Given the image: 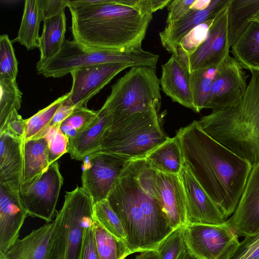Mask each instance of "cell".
Instances as JSON below:
<instances>
[{
  "label": "cell",
  "instance_id": "cell-1",
  "mask_svg": "<svg viewBox=\"0 0 259 259\" xmlns=\"http://www.w3.org/2000/svg\"><path fill=\"white\" fill-rule=\"evenodd\" d=\"M73 40L88 50L142 48L154 9L153 0H69Z\"/></svg>",
  "mask_w": 259,
  "mask_h": 259
},
{
  "label": "cell",
  "instance_id": "cell-2",
  "mask_svg": "<svg viewBox=\"0 0 259 259\" xmlns=\"http://www.w3.org/2000/svg\"><path fill=\"white\" fill-rule=\"evenodd\" d=\"M157 172L145 158L128 161L107 198L122 222L132 254L155 250L174 230L156 196Z\"/></svg>",
  "mask_w": 259,
  "mask_h": 259
},
{
  "label": "cell",
  "instance_id": "cell-3",
  "mask_svg": "<svg viewBox=\"0 0 259 259\" xmlns=\"http://www.w3.org/2000/svg\"><path fill=\"white\" fill-rule=\"evenodd\" d=\"M186 166L227 219L234 213L252 165L206 134L194 120L177 132Z\"/></svg>",
  "mask_w": 259,
  "mask_h": 259
},
{
  "label": "cell",
  "instance_id": "cell-4",
  "mask_svg": "<svg viewBox=\"0 0 259 259\" xmlns=\"http://www.w3.org/2000/svg\"><path fill=\"white\" fill-rule=\"evenodd\" d=\"M236 105L212 111L198 121L209 136L253 165L259 161V70Z\"/></svg>",
  "mask_w": 259,
  "mask_h": 259
},
{
  "label": "cell",
  "instance_id": "cell-5",
  "mask_svg": "<svg viewBox=\"0 0 259 259\" xmlns=\"http://www.w3.org/2000/svg\"><path fill=\"white\" fill-rule=\"evenodd\" d=\"M160 109L137 113L110 125L100 151L127 160L145 158L169 138L161 127Z\"/></svg>",
  "mask_w": 259,
  "mask_h": 259
},
{
  "label": "cell",
  "instance_id": "cell-6",
  "mask_svg": "<svg viewBox=\"0 0 259 259\" xmlns=\"http://www.w3.org/2000/svg\"><path fill=\"white\" fill-rule=\"evenodd\" d=\"M160 80L156 69L133 67L111 86L102 107L110 119V125L128 116L160 108Z\"/></svg>",
  "mask_w": 259,
  "mask_h": 259
},
{
  "label": "cell",
  "instance_id": "cell-7",
  "mask_svg": "<svg viewBox=\"0 0 259 259\" xmlns=\"http://www.w3.org/2000/svg\"><path fill=\"white\" fill-rule=\"evenodd\" d=\"M94 204L82 187L66 192L53 221L47 259H79L84 229L94 221Z\"/></svg>",
  "mask_w": 259,
  "mask_h": 259
},
{
  "label": "cell",
  "instance_id": "cell-8",
  "mask_svg": "<svg viewBox=\"0 0 259 259\" xmlns=\"http://www.w3.org/2000/svg\"><path fill=\"white\" fill-rule=\"evenodd\" d=\"M159 57L142 48L128 52L88 50L74 40L65 39L58 54L36 68L37 73L45 77L61 78L75 69L99 64L118 63L130 68L146 66L156 69Z\"/></svg>",
  "mask_w": 259,
  "mask_h": 259
},
{
  "label": "cell",
  "instance_id": "cell-9",
  "mask_svg": "<svg viewBox=\"0 0 259 259\" xmlns=\"http://www.w3.org/2000/svg\"><path fill=\"white\" fill-rule=\"evenodd\" d=\"M184 238L186 249L197 259H230L240 243L226 222L220 225L187 223Z\"/></svg>",
  "mask_w": 259,
  "mask_h": 259
},
{
  "label": "cell",
  "instance_id": "cell-10",
  "mask_svg": "<svg viewBox=\"0 0 259 259\" xmlns=\"http://www.w3.org/2000/svg\"><path fill=\"white\" fill-rule=\"evenodd\" d=\"M128 161L102 151L93 153L84 159L82 187L94 203L107 198Z\"/></svg>",
  "mask_w": 259,
  "mask_h": 259
},
{
  "label": "cell",
  "instance_id": "cell-11",
  "mask_svg": "<svg viewBox=\"0 0 259 259\" xmlns=\"http://www.w3.org/2000/svg\"><path fill=\"white\" fill-rule=\"evenodd\" d=\"M63 180L56 161L31 186L20 191L21 201L28 215L46 223L53 222Z\"/></svg>",
  "mask_w": 259,
  "mask_h": 259
},
{
  "label": "cell",
  "instance_id": "cell-12",
  "mask_svg": "<svg viewBox=\"0 0 259 259\" xmlns=\"http://www.w3.org/2000/svg\"><path fill=\"white\" fill-rule=\"evenodd\" d=\"M230 3L216 16L206 39L189 57L186 65L190 73L218 68L229 56L231 47L229 26Z\"/></svg>",
  "mask_w": 259,
  "mask_h": 259
},
{
  "label": "cell",
  "instance_id": "cell-13",
  "mask_svg": "<svg viewBox=\"0 0 259 259\" xmlns=\"http://www.w3.org/2000/svg\"><path fill=\"white\" fill-rule=\"evenodd\" d=\"M247 86L243 67L229 55L217 69L205 109L215 111L237 104Z\"/></svg>",
  "mask_w": 259,
  "mask_h": 259
},
{
  "label": "cell",
  "instance_id": "cell-14",
  "mask_svg": "<svg viewBox=\"0 0 259 259\" xmlns=\"http://www.w3.org/2000/svg\"><path fill=\"white\" fill-rule=\"evenodd\" d=\"M129 66L118 63H104L79 68L71 72L72 84L66 102L75 109L87 107L88 101L119 73Z\"/></svg>",
  "mask_w": 259,
  "mask_h": 259
},
{
  "label": "cell",
  "instance_id": "cell-15",
  "mask_svg": "<svg viewBox=\"0 0 259 259\" xmlns=\"http://www.w3.org/2000/svg\"><path fill=\"white\" fill-rule=\"evenodd\" d=\"M179 175L185 193L187 223L224 224L226 219L190 170L183 165Z\"/></svg>",
  "mask_w": 259,
  "mask_h": 259
},
{
  "label": "cell",
  "instance_id": "cell-16",
  "mask_svg": "<svg viewBox=\"0 0 259 259\" xmlns=\"http://www.w3.org/2000/svg\"><path fill=\"white\" fill-rule=\"evenodd\" d=\"M226 222L238 237L259 232V161L252 165L237 207Z\"/></svg>",
  "mask_w": 259,
  "mask_h": 259
},
{
  "label": "cell",
  "instance_id": "cell-17",
  "mask_svg": "<svg viewBox=\"0 0 259 259\" xmlns=\"http://www.w3.org/2000/svg\"><path fill=\"white\" fill-rule=\"evenodd\" d=\"M155 190L169 226L175 230L186 224L185 193L179 174L157 171Z\"/></svg>",
  "mask_w": 259,
  "mask_h": 259
},
{
  "label": "cell",
  "instance_id": "cell-18",
  "mask_svg": "<svg viewBox=\"0 0 259 259\" xmlns=\"http://www.w3.org/2000/svg\"><path fill=\"white\" fill-rule=\"evenodd\" d=\"M231 0H211L202 10H191L181 19L166 24L159 34L162 47L169 53L177 56V47L182 39L191 30L205 21L214 18Z\"/></svg>",
  "mask_w": 259,
  "mask_h": 259
},
{
  "label": "cell",
  "instance_id": "cell-19",
  "mask_svg": "<svg viewBox=\"0 0 259 259\" xmlns=\"http://www.w3.org/2000/svg\"><path fill=\"white\" fill-rule=\"evenodd\" d=\"M24 142L0 133V185L20 196L23 167Z\"/></svg>",
  "mask_w": 259,
  "mask_h": 259
},
{
  "label": "cell",
  "instance_id": "cell-20",
  "mask_svg": "<svg viewBox=\"0 0 259 259\" xmlns=\"http://www.w3.org/2000/svg\"><path fill=\"white\" fill-rule=\"evenodd\" d=\"M160 84L163 92L174 102L194 111L190 73L178 56L171 54L161 66Z\"/></svg>",
  "mask_w": 259,
  "mask_h": 259
},
{
  "label": "cell",
  "instance_id": "cell-21",
  "mask_svg": "<svg viewBox=\"0 0 259 259\" xmlns=\"http://www.w3.org/2000/svg\"><path fill=\"white\" fill-rule=\"evenodd\" d=\"M28 213L20 196L0 185V251H6L19 239Z\"/></svg>",
  "mask_w": 259,
  "mask_h": 259
},
{
  "label": "cell",
  "instance_id": "cell-22",
  "mask_svg": "<svg viewBox=\"0 0 259 259\" xmlns=\"http://www.w3.org/2000/svg\"><path fill=\"white\" fill-rule=\"evenodd\" d=\"M99 116L89 127L69 139L68 152L72 159L83 161L89 155L100 151L103 136L108 128L110 119L101 107Z\"/></svg>",
  "mask_w": 259,
  "mask_h": 259
},
{
  "label": "cell",
  "instance_id": "cell-23",
  "mask_svg": "<svg viewBox=\"0 0 259 259\" xmlns=\"http://www.w3.org/2000/svg\"><path fill=\"white\" fill-rule=\"evenodd\" d=\"M23 152V167L20 191L37 180L51 165L46 138L24 141Z\"/></svg>",
  "mask_w": 259,
  "mask_h": 259
},
{
  "label": "cell",
  "instance_id": "cell-24",
  "mask_svg": "<svg viewBox=\"0 0 259 259\" xmlns=\"http://www.w3.org/2000/svg\"><path fill=\"white\" fill-rule=\"evenodd\" d=\"M54 222L46 223L18 239L5 253L6 259H47Z\"/></svg>",
  "mask_w": 259,
  "mask_h": 259
},
{
  "label": "cell",
  "instance_id": "cell-25",
  "mask_svg": "<svg viewBox=\"0 0 259 259\" xmlns=\"http://www.w3.org/2000/svg\"><path fill=\"white\" fill-rule=\"evenodd\" d=\"M42 21L43 28L38 47L40 59L36 67L42 65L58 54L65 39L66 18L65 11L46 18Z\"/></svg>",
  "mask_w": 259,
  "mask_h": 259
},
{
  "label": "cell",
  "instance_id": "cell-26",
  "mask_svg": "<svg viewBox=\"0 0 259 259\" xmlns=\"http://www.w3.org/2000/svg\"><path fill=\"white\" fill-rule=\"evenodd\" d=\"M231 47L233 58L243 69L259 70V23L250 22Z\"/></svg>",
  "mask_w": 259,
  "mask_h": 259
},
{
  "label": "cell",
  "instance_id": "cell-27",
  "mask_svg": "<svg viewBox=\"0 0 259 259\" xmlns=\"http://www.w3.org/2000/svg\"><path fill=\"white\" fill-rule=\"evenodd\" d=\"M41 21L43 14L40 0L25 1L20 26L13 41L18 42L27 50L38 48Z\"/></svg>",
  "mask_w": 259,
  "mask_h": 259
},
{
  "label": "cell",
  "instance_id": "cell-28",
  "mask_svg": "<svg viewBox=\"0 0 259 259\" xmlns=\"http://www.w3.org/2000/svg\"><path fill=\"white\" fill-rule=\"evenodd\" d=\"M145 158L157 171L166 174H179L183 165L180 144L176 136L169 138Z\"/></svg>",
  "mask_w": 259,
  "mask_h": 259
},
{
  "label": "cell",
  "instance_id": "cell-29",
  "mask_svg": "<svg viewBox=\"0 0 259 259\" xmlns=\"http://www.w3.org/2000/svg\"><path fill=\"white\" fill-rule=\"evenodd\" d=\"M259 15V0H231L229 6V36L231 47L248 25Z\"/></svg>",
  "mask_w": 259,
  "mask_h": 259
},
{
  "label": "cell",
  "instance_id": "cell-30",
  "mask_svg": "<svg viewBox=\"0 0 259 259\" xmlns=\"http://www.w3.org/2000/svg\"><path fill=\"white\" fill-rule=\"evenodd\" d=\"M94 227L99 259H124L132 254L125 240L116 237L95 220Z\"/></svg>",
  "mask_w": 259,
  "mask_h": 259
},
{
  "label": "cell",
  "instance_id": "cell-31",
  "mask_svg": "<svg viewBox=\"0 0 259 259\" xmlns=\"http://www.w3.org/2000/svg\"><path fill=\"white\" fill-rule=\"evenodd\" d=\"M69 95V92L60 97L46 107L26 119V133L24 141L45 137L55 113Z\"/></svg>",
  "mask_w": 259,
  "mask_h": 259
},
{
  "label": "cell",
  "instance_id": "cell-32",
  "mask_svg": "<svg viewBox=\"0 0 259 259\" xmlns=\"http://www.w3.org/2000/svg\"><path fill=\"white\" fill-rule=\"evenodd\" d=\"M218 68L197 70L190 73V80L195 112H199L205 109Z\"/></svg>",
  "mask_w": 259,
  "mask_h": 259
},
{
  "label": "cell",
  "instance_id": "cell-33",
  "mask_svg": "<svg viewBox=\"0 0 259 259\" xmlns=\"http://www.w3.org/2000/svg\"><path fill=\"white\" fill-rule=\"evenodd\" d=\"M0 131L14 110L18 111L22 102V93L16 80L0 78Z\"/></svg>",
  "mask_w": 259,
  "mask_h": 259
},
{
  "label": "cell",
  "instance_id": "cell-34",
  "mask_svg": "<svg viewBox=\"0 0 259 259\" xmlns=\"http://www.w3.org/2000/svg\"><path fill=\"white\" fill-rule=\"evenodd\" d=\"M93 215L94 220L108 232L126 241V234L122 222L107 199L94 204Z\"/></svg>",
  "mask_w": 259,
  "mask_h": 259
},
{
  "label": "cell",
  "instance_id": "cell-35",
  "mask_svg": "<svg viewBox=\"0 0 259 259\" xmlns=\"http://www.w3.org/2000/svg\"><path fill=\"white\" fill-rule=\"evenodd\" d=\"M214 19L207 20L196 26L179 43L177 47L178 55L186 65L189 57L206 39Z\"/></svg>",
  "mask_w": 259,
  "mask_h": 259
},
{
  "label": "cell",
  "instance_id": "cell-36",
  "mask_svg": "<svg viewBox=\"0 0 259 259\" xmlns=\"http://www.w3.org/2000/svg\"><path fill=\"white\" fill-rule=\"evenodd\" d=\"M99 116L98 111H93L87 107L75 109L61 123V131L70 135H76L91 126Z\"/></svg>",
  "mask_w": 259,
  "mask_h": 259
},
{
  "label": "cell",
  "instance_id": "cell-37",
  "mask_svg": "<svg viewBox=\"0 0 259 259\" xmlns=\"http://www.w3.org/2000/svg\"><path fill=\"white\" fill-rule=\"evenodd\" d=\"M18 62L16 59L12 41L4 34L0 36V78L16 80L18 73Z\"/></svg>",
  "mask_w": 259,
  "mask_h": 259
},
{
  "label": "cell",
  "instance_id": "cell-38",
  "mask_svg": "<svg viewBox=\"0 0 259 259\" xmlns=\"http://www.w3.org/2000/svg\"><path fill=\"white\" fill-rule=\"evenodd\" d=\"M184 225L170 233L157 246L155 250L160 259H176L186 247L184 238Z\"/></svg>",
  "mask_w": 259,
  "mask_h": 259
},
{
  "label": "cell",
  "instance_id": "cell-39",
  "mask_svg": "<svg viewBox=\"0 0 259 259\" xmlns=\"http://www.w3.org/2000/svg\"><path fill=\"white\" fill-rule=\"evenodd\" d=\"M45 138L48 141L49 161L51 164L68 152L69 140L60 126L51 127Z\"/></svg>",
  "mask_w": 259,
  "mask_h": 259
},
{
  "label": "cell",
  "instance_id": "cell-40",
  "mask_svg": "<svg viewBox=\"0 0 259 259\" xmlns=\"http://www.w3.org/2000/svg\"><path fill=\"white\" fill-rule=\"evenodd\" d=\"M230 259H259V232L245 236Z\"/></svg>",
  "mask_w": 259,
  "mask_h": 259
},
{
  "label": "cell",
  "instance_id": "cell-41",
  "mask_svg": "<svg viewBox=\"0 0 259 259\" xmlns=\"http://www.w3.org/2000/svg\"><path fill=\"white\" fill-rule=\"evenodd\" d=\"M94 222L84 229L79 259H99L95 241Z\"/></svg>",
  "mask_w": 259,
  "mask_h": 259
},
{
  "label": "cell",
  "instance_id": "cell-42",
  "mask_svg": "<svg viewBox=\"0 0 259 259\" xmlns=\"http://www.w3.org/2000/svg\"><path fill=\"white\" fill-rule=\"evenodd\" d=\"M6 132L24 142L26 133V119L22 118L17 110H14L8 118L0 133Z\"/></svg>",
  "mask_w": 259,
  "mask_h": 259
},
{
  "label": "cell",
  "instance_id": "cell-43",
  "mask_svg": "<svg viewBox=\"0 0 259 259\" xmlns=\"http://www.w3.org/2000/svg\"><path fill=\"white\" fill-rule=\"evenodd\" d=\"M194 0H171L167 6L168 13L166 24L178 21L191 11L190 7Z\"/></svg>",
  "mask_w": 259,
  "mask_h": 259
},
{
  "label": "cell",
  "instance_id": "cell-44",
  "mask_svg": "<svg viewBox=\"0 0 259 259\" xmlns=\"http://www.w3.org/2000/svg\"><path fill=\"white\" fill-rule=\"evenodd\" d=\"M43 19L65 11L69 0H40Z\"/></svg>",
  "mask_w": 259,
  "mask_h": 259
},
{
  "label": "cell",
  "instance_id": "cell-45",
  "mask_svg": "<svg viewBox=\"0 0 259 259\" xmlns=\"http://www.w3.org/2000/svg\"><path fill=\"white\" fill-rule=\"evenodd\" d=\"M75 108L66 100L55 113L50 125V128L60 126L61 123L73 112Z\"/></svg>",
  "mask_w": 259,
  "mask_h": 259
},
{
  "label": "cell",
  "instance_id": "cell-46",
  "mask_svg": "<svg viewBox=\"0 0 259 259\" xmlns=\"http://www.w3.org/2000/svg\"><path fill=\"white\" fill-rule=\"evenodd\" d=\"M132 259H160L158 252L156 250L143 251Z\"/></svg>",
  "mask_w": 259,
  "mask_h": 259
},
{
  "label": "cell",
  "instance_id": "cell-47",
  "mask_svg": "<svg viewBox=\"0 0 259 259\" xmlns=\"http://www.w3.org/2000/svg\"><path fill=\"white\" fill-rule=\"evenodd\" d=\"M211 0H194L190 7L191 10L198 11L206 9Z\"/></svg>",
  "mask_w": 259,
  "mask_h": 259
},
{
  "label": "cell",
  "instance_id": "cell-48",
  "mask_svg": "<svg viewBox=\"0 0 259 259\" xmlns=\"http://www.w3.org/2000/svg\"><path fill=\"white\" fill-rule=\"evenodd\" d=\"M176 259H197L192 255L185 247L179 254Z\"/></svg>",
  "mask_w": 259,
  "mask_h": 259
},
{
  "label": "cell",
  "instance_id": "cell-49",
  "mask_svg": "<svg viewBox=\"0 0 259 259\" xmlns=\"http://www.w3.org/2000/svg\"><path fill=\"white\" fill-rule=\"evenodd\" d=\"M0 259H6L5 253L2 251H0Z\"/></svg>",
  "mask_w": 259,
  "mask_h": 259
},
{
  "label": "cell",
  "instance_id": "cell-50",
  "mask_svg": "<svg viewBox=\"0 0 259 259\" xmlns=\"http://www.w3.org/2000/svg\"><path fill=\"white\" fill-rule=\"evenodd\" d=\"M251 21H255L259 23V15L252 19L250 22Z\"/></svg>",
  "mask_w": 259,
  "mask_h": 259
}]
</instances>
